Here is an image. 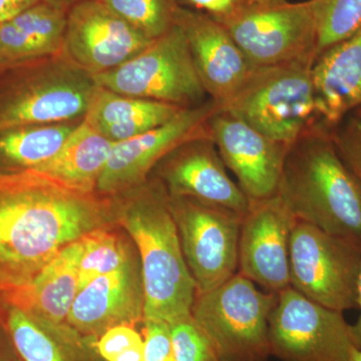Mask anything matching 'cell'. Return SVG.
Segmentation results:
<instances>
[{
  "mask_svg": "<svg viewBox=\"0 0 361 361\" xmlns=\"http://www.w3.org/2000/svg\"><path fill=\"white\" fill-rule=\"evenodd\" d=\"M111 196L35 170L0 171V297L23 288L61 251L118 221Z\"/></svg>",
  "mask_w": 361,
  "mask_h": 361,
  "instance_id": "1",
  "label": "cell"
},
{
  "mask_svg": "<svg viewBox=\"0 0 361 361\" xmlns=\"http://www.w3.org/2000/svg\"><path fill=\"white\" fill-rule=\"evenodd\" d=\"M276 195L294 219L361 249V184L322 123L289 146Z\"/></svg>",
  "mask_w": 361,
  "mask_h": 361,
  "instance_id": "2",
  "label": "cell"
},
{
  "mask_svg": "<svg viewBox=\"0 0 361 361\" xmlns=\"http://www.w3.org/2000/svg\"><path fill=\"white\" fill-rule=\"evenodd\" d=\"M118 222L134 240L141 260L144 322H174L191 315L196 284L188 268L169 195L160 180L137 188L120 203Z\"/></svg>",
  "mask_w": 361,
  "mask_h": 361,
  "instance_id": "3",
  "label": "cell"
},
{
  "mask_svg": "<svg viewBox=\"0 0 361 361\" xmlns=\"http://www.w3.org/2000/svg\"><path fill=\"white\" fill-rule=\"evenodd\" d=\"M4 71L0 130L82 120L99 87L63 54Z\"/></svg>",
  "mask_w": 361,
  "mask_h": 361,
  "instance_id": "4",
  "label": "cell"
},
{
  "mask_svg": "<svg viewBox=\"0 0 361 361\" xmlns=\"http://www.w3.org/2000/svg\"><path fill=\"white\" fill-rule=\"evenodd\" d=\"M314 59L254 68L223 110L290 146L320 123L312 78Z\"/></svg>",
  "mask_w": 361,
  "mask_h": 361,
  "instance_id": "5",
  "label": "cell"
},
{
  "mask_svg": "<svg viewBox=\"0 0 361 361\" xmlns=\"http://www.w3.org/2000/svg\"><path fill=\"white\" fill-rule=\"evenodd\" d=\"M278 293L258 289L237 273L198 294L191 315L220 361H266L271 355L269 317Z\"/></svg>",
  "mask_w": 361,
  "mask_h": 361,
  "instance_id": "6",
  "label": "cell"
},
{
  "mask_svg": "<svg viewBox=\"0 0 361 361\" xmlns=\"http://www.w3.org/2000/svg\"><path fill=\"white\" fill-rule=\"evenodd\" d=\"M94 78L99 87L116 94L182 109L209 99L186 35L177 23L130 61Z\"/></svg>",
  "mask_w": 361,
  "mask_h": 361,
  "instance_id": "7",
  "label": "cell"
},
{
  "mask_svg": "<svg viewBox=\"0 0 361 361\" xmlns=\"http://www.w3.org/2000/svg\"><path fill=\"white\" fill-rule=\"evenodd\" d=\"M217 20L254 68L315 61L317 25L311 0L297 4L249 0Z\"/></svg>",
  "mask_w": 361,
  "mask_h": 361,
  "instance_id": "8",
  "label": "cell"
},
{
  "mask_svg": "<svg viewBox=\"0 0 361 361\" xmlns=\"http://www.w3.org/2000/svg\"><path fill=\"white\" fill-rule=\"evenodd\" d=\"M361 249L295 220L290 239V287L313 302L344 312L357 306Z\"/></svg>",
  "mask_w": 361,
  "mask_h": 361,
  "instance_id": "9",
  "label": "cell"
},
{
  "mask_svg": "<svg viewBox=\"0 0 361 361\" xmlns=\"http://www.w3.org/2000/svg\"><path fill=\"white\" fill-rule=\"evenodd\" d=\"M169 205L197 295L212 290L236 275L243 215L182 197L169 196Z\"/></svg>",
  "mask_w": 361,
  "mask_h": 361,
  "instance_id": "10",
  "label": "cell"
},
{
  "mask_svg": "<svg viewBox=\"0 0 361 361\" xmlns=\"http://www.w3.org/2000/svg\"><path fill=\"white\" fill-rule=\"evenodd\" d=\"M271 355L282 361H348L353 346L343 312L313 302L287 287L269 317Z\"/></svg>",
  "mask_w": 361,
  "mask_h": 361,
  "instance_id": "11",
  "label": "cell"
},
{
  "mask_svg": "<svg viewBox=\"0 0 361 361\" xmlns=\"http://www.w3.org/2000/svg\"><path fill=\"white\" fill-rule=\"evenodd\" d=\"M220 109L219 104L209 99L201 106L184 109L160 127L115 142L97 180V193L115 196L144 185L152 170L171 152L208 133L209 121Z\"/></svg>",
  "mask_w": 361,
  "mask_h": 361,
  "instance_id": "12",
  "label": "cell"
},
{
  "mask_svg": "<svg viewBox=\"0 0 361 361\" xmlns=\"http://www.w3.org/2000/svg\"><path fill=\"white\" fill-rule=\"evenodd\" d=\"M154 40L123 20L101 0H85L68 11L63 54L96 75L122 66Z\"/></svg>",
  "mask_w": 361,
  "mask_h": 361,
  "instance_id": "13",
  "label": "cell"
},
{
  "mask_svg": "<svg viewBox=\"0 0 361 361\" xmlns=\"http://www.w3.org/2000/svg\"><path fill=\"white\" fill-rule=\"evenodd\" d=\"M294 222L293 216L277 195L250 201L240 227L239 274L273 293L290 286V239Z\"/></svg>",
  "mask_w": 361,
  "mask_h": 361,
  "instance_id": "14",
  "label": "cell"
},
{
  "mask_svg": "<svg viewBox=\"0 0 361 361\" xmlns=\"http://www.w3.org/2000/svg\"><path fill=\"white\" fill-rule=\"evenodd\" d=\"M209 130L226 168L249 200L277 194L288 145L271 139L223 109L210 118Z\"/></svg>",
  "mask_w": 361,
  "mask_h": 361,
  "instance_id": "15",
  "label": "cell"
},
{
  "mask_svg": "<svg viewBox=\"0 0 361 361\" xmlns=\"http://www.w3.org/2000/svg\"><path fill=\"white\" fill-rule=\"evenodd\" d=\"M169 196L194 199L244 215L250 200L228 173L210 130L171 152L158 164Z\"/></svg>",
  "mask_w": 361,
  "mask_h": 361,
  "instance_id": "16",
  "label": "cell"
},
{
  "mask_svg": "<svg viewBox=\"0 0 361 361\" xmlns=\"http://www.w3.org/2000/svg\"><path fill=\"white\" fill-rule=\"evenodd\" d=\"M175 23L186 35L209 99L223 108L245 84L254 66L214 16L176 7Z\"/></svg>",
  "mask_w": 361,
  "mask_h": 361,
  "instance_id": "17",
  "label": "cell"
},
{
  "mask_svg": "<svg viewBox=\"0 0 361 361\" xmlns=\"http://www.w3.org/2000/svg\"><path fill=\"white\" fill-rule=\"evenodd\" d=\"M141 265L135 258L125 267L97 277L80 289L68 316L78 336L99 337L118 325L144 322Z\"/></svg>",
  "mask_w": 361,
  "mask_h": 361,
  "instance_id": "18",
  "label": "cell"
},
{
  "mask_svg": "<svg viewBox=\"0 0 361 361\" xmlns=\"http://www.w3.org/2000/svg\"><path fill=\"white\" fill-rule=\"evenodd\" d=\"M80 240L63 248L30 284L0 297L20 308L59 341H77L78 334L68 324V316L78 292Z\"/></svg>",
  "mask_w": 361,
  "mask_h": 361,
  "instance_id": "19",
  "label": "cell"
},
{
  "mask_svg": "<svg viewBox=\"0 0 361 361\" xmlns=\"http://www.w3.org/2000/svg\"><path fill=\"white\" fill-rule=\"evenodd\" d=\"M312 78L320 123L329 129L361 106V26L315 59Z\"/></svg>",
  "mask_w": 361,
  "mask_h": 361,
  "instance_id": "20",
  "label": "cell"
},
{
  "mask_svg": "<svg viewBox=\"0 0 361 361\" xmlns=\"http://www.w3.org/2000/svg\"><path fill=\"white\" fill-rule=\"evenodd\" d=\"M68 11L39 1L0 25V73L63 54Z\"/></svg>",
  "mask_w": 361,
  "mask_h": 361,
  "instance_id": "21",
  "label": "cell"
},
{
  "mask_svg": "<svg viewBox=\"0 0 361 361\" xmlns=\"http://www.w3.org/2000/svg\"><path fill=\"white\" fill-rule=\"evenodd\" d=\"M183 110L173 104L116 94L99 85L84 120L118 142L160 127Z\"/></svg>",
  "mask_w": 361,
  "mask_h": 361,
  "instance_id": "22",
  "label": "cell"
},
{
  "mask_svg": "<svg viewBox=\"0 0 361 361\" xmlns=\"http://www.w3.org/2000/svg\"><path fill=\"white\" fill-rule=\"evenodd\" d=\"M114 144L82 118L61 151L35 170L68 186L97 191V180L108 163Z\"/></svg>",
  "mask_w": 361,
  "mask_h": 361,
  "instance_id": "23",
  "label": "cell"
},
{
  "mask_svg": "<svg viewBox=\"0 0 361 361\" xmlns=\"http://www.w3.org/2000/svg\"><path fill=\"white\" fill-rule=\"evenodd\" d=\"M78 123L23 126L0 130V164L13 169L11 172L39 168L61 151Z\"/></svg>",
  "mask_w": 361,
  "mask_h": 361,
  "instance_id": "24",
  "label": "cell"
},
{
  "mask_svg": "<svg viewBox=\"0 0 361 361\" xmlns=\"http://www.w3.org/2000/svg\"><path fill=\"white\" fill-rule=\"evenodd\" d=\"M78 291L92 280L125 267L134 259L129 244L110 227L97 228L80 237Z\"/></svg>",
  "mask_w": 361,
  "mask_h": 361,
  "instance_id": "25",
  "label": "cell"
},
{
  "mask_svg": "<svg viewBox=\"0 0 361 361\" xmlns=\"http://www.w3.org/2000/svg\"><path fill=\"white\" fill-rule=\"evenodd\" d=\"M0 326L20 361H66L54 336L20 308L2 301Z\"/></svg>",
  "mask_w": 361,
  "mask_h": 361,
  "instance_id": "26",
  "label": "cell"
},
{
  "mask_svg": "<svg viewBox=\"0 0 361 361\" xmlns=\"http://www.w3.org/2000/svg\"><path fill=\"white\" fill-rule=\"evenodd\" d=\"M317 25L316 58L361 26V0H311ZM315 58V59H316Z\"/></svg>",
  "mask_w": 361,
  "mask_h": 361,
  "instance_id": "27",
  "label": "cell"
},
{
  "mask_svg": "<svg viewBox=\"0 0 361 361\" xmlns=\"http://www.w3.org/2000/svg\"><path fill=\"white\" fill-rule=\"evenodd\" d=\"M104 6L149 39H157L175 25L173 0H101Z\"/></svg>",
  "mask_w": 361,
  "mask_h": 361,
  "instance_id": "28",
  "label": "cell"
},
{
  "mask_svg": "<svg viewBox=\"0 0 361 361\" xmlns=\"http://www.w3.org/2000/svg\"><path fill=\"white\" fill-rule=\"evenodd\" d=\"M169 324L172 337V361H220L192 315Z\"/></svg>",
  "mask_w": 361,
  "mask_h": 361,
  "instance_id": "29",
  "label": "cell"
},
{
  "mask_svg": "<svg viewBox=\"0 0 361 361\" xmlns=\"http://www.w3.org/2000/svg\"><path fill=\"white\" fill-rule=\"evenodd\" d=\"M329 130L342 160L361 184V118L350 114Z\"/></svg>",
  "mask_w": 361,
  "mask_h": 361,
  "instance_id": "30",
  "label": "cell"
},
{
  "mask_svg": "<svg viewBox=\"0 0 361 361\" xmlns=\"http://www.w3.org/2000/svg\"><path fill=\"white\" fill-rule=\"evenodd\" d=\"M144 323V361H172L170 324L157 320H146Z\"/></svg>",
  "mask_w": 361,
  "mask_h": 361,
  "instance_id": "31",
  "label": "cell"
},
{
  "mask_svg": "<svg viewBox=\"0 0 361 361\" xmlns=\"http://www.w3.org/2000/svg\"><path fill=\"white\" fill-rule=\"evenodd\" d=\"M144 343L141 334L132 325H118L106 330L97 342L99 355L106 361H114L118 355L137 344Z\"/></svg>",
  "mask_w": 361,
  "mask_h": 361,
  "instance_id": "32",
  "label": "cell"
},
{
  "mask_svg": "<svg viewBox=\"0 0 361 361\" xmlns=\"http://www.w3.org/2000/svg\"><path fill=\"white\" fill-rule=\"evenodd\" d=\"M188 4L212 13L214 18H219L231 13L238 6V0H185Z\"/></svg>",
  "mask_w": 361,
  "mask_h": 361,
  "instance_id": "33",
  "label": "cell"
},
{
  "mask_svg": "<svg viewBox=\"0 0 361 361\" xmlns=\"http://www.w3.org/2000/svg\"><path fill=\"white\" fill-rule=\"evenodd\" d=\"M40 0H0V25L11 20Z\"/></svg>",
  "mask_w": 361,
  "mask_h": 361,
  "instance_id": "34",
  "label": "cell"
},
{
  "mask_svg": "<svg viewBox=\"0 0 361 361\" xmlns=\"http://www.w3.org/2000/svg\"><path fill=\"white\" fill-rule=\"evenodd\" d=\"M360 310V316L355 324L350 325L351 338H353V346L358 350H361V266L360 275L357 280V306Z\"/></svg>",
  "mask_w": 361,
  "mask_h": 361,
  "instance_id": "35",
  "label": "cell"
},
{
  "mask_svg": "<svg viewBox=\"0 0 361 361\" xmlns=\"http://www.w3.org/2000/svg\"><path fill=\"white\" fill-rule=\"evenodd\" d=\"M114 361H144V343L128 349Z\"/></svg>",
  "mask_w": 361,
  "mask_h": 361,
  "instance_id": "36",
  "label": "cell"
},
{
  "mask_svg": "<svg viewBox=\"0 0 361 361\" xmlns=\"http://www.w3.org/2000/svg\"><path fill=\"white\" fill-rule=\"evenodd\" d=\"M40 1L49 4V6L56 7V8L68 11L71 7L77 6V4L85 1V0H40Z\"/></svg>",
  "mask_w": 361,
  "mask_h": 361,
  "instance_id": "37",
  "label": "cell"
},
{
  "mask_svg": "<svg viewBox=\"0 0 361 361\" xmlns=\"http://www.w3.org/2000/svg\"><path fill=\"white\" fill-rule=\"evenodd\" d=\"M348 361H361V350L353 348V350H351L350 356H349Z\"/></svg>",
  "mask_w": 361,
  "mask_h": 361,
  "instance_id": "38",
  "label": "cell"
},
{
  "mask_svg": "<svg viewBox=\"0 0 361 361\" xmlns=\"http://www.w3.org/2000/svg\"><path fill=\"white\" fill-rule=\"evenodd\" d=\"M0 361H14L13 358L9 357V356H7L6 353L4 355H2L0 356Z\"/></svg>",
  "mask_w": 361,
  "mask_h": 361,
  "instance_id": "39",
  "label": "cell"
},
{
  "mask_svg": "<svg viewBox=\"0 0 361 361\" xmlns=\"http://www.w3.org/2000/svg\"><path fill=\"white\" fill-rule=\"evenodd\" d=\"M353 115L360 116V118H361V106H360V108H358V109H356V110L355 111H353Z\"/></svg>",
  "mask_w": 361,
  "mask_h": 361,
  "instance_id": "40",
  "label": "cell"
},
{
  "mask_svg": "<svg viewBox=\"0 0 361 361\" xmlns=\"http://www.w3.org/2000/svg\"><path fill=\"white\" fill-rule=\"evenodd\" d=\"M4 353H6V351H4V349L1 348V346H0V356L4 355Z\"/></svg>",
  "mask_w": 361,
  "mask_h": 361,
  "instance_id": "41",
  "label": "cell"
},
{
  "mask_svg": "<svg viewBox=\"0 0 361 361\" xmlns=\"http://www.w3.org/2000/svg\"><path fill=\"white\" fill-rule=\"evenodd\" d=\"M250 1L262 2V1H268V0H250Z\"/></svg>",
  "mask_w": 361,
  "mask_h": 361,
  "instance_id": "42",
  "label": "cell"
}]
</instances>
